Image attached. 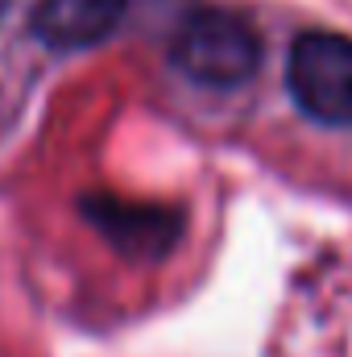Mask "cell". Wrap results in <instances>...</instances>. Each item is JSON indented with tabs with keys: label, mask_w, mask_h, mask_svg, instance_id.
<instances>
[{
	"label": "cell",
	"mask_w": 352,
	"mask_h": 357,
	"mask_svg": "<svg viewBox=\"0 0 352 357\" xmlns=\"http://www.w3.org/2000/svg\"><path fill=\"white\" fill-rule=\"evenodd\" d=\"M170 63L203 88H241L262 67V38L253 21L228 8H195L175 29Z\"/></svg>",
	"instance_id": "obj_1"
},
{
	"label": "cell",
	"mask_w": 352,
	"mask_h": 357,
	"mask_svg": "<svg viewBox=\"0 0 352 357\" xmlns=\"http://www.w3.org/2000/svg\"><path fill=\"white\" fill-rule=\"evenodd\" d=\"M286 84L298 104L319 125L349 129L352 125V38L311 29L290 46Z\"/></svg>",
	"instance_id": "obj_2"
},
{
	"label": "cell",
	"mask_w": 352,
	"mask_h": 357,
	"mask_svg": "<svg viewBox=\"0 0 352 357\" xmlns=\"http://www.w3.org/2000/svg\"><path fill=\"white\" fill-rule=\"evenodd\" d=\"M129 0H38L29 29L38 42L54 50L99 46L125 17Z\"/></svg>",
	"instance_id": "obj_3"
},
{
	"label": "cell",
	"mask_w": 352,
	"mask_h": 357,
	"mask_svg": "<svg viewBox=\"0 0 352 357\" xmlns=\"http://www.w3.org/2000/svg\"><path fill=\"white\" fill-rule=\"evenodd\" d=\"M88 216L120 245V250H141V254H158L175 241L178 220L158 212V208H133L120 199H88Z\"/></svg>",
	"instance_id": "obj_4"
},
{
	"label": "cell",
	"mask_w": 352,
	"mask_h": 357,
	"mask_svg": "<svg viewBox=\"0 0 352 357\" xmlns=\"http://www.w3.org/2000/svg\"><path fill=\"white\" fill-rule=\"evenodd\" d=\"M8 4H13V0H0V25H4V17H8Z\"/></svg>",
	"instance_id": "obj_5"
}]
</instances>
